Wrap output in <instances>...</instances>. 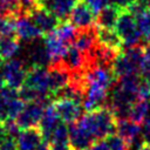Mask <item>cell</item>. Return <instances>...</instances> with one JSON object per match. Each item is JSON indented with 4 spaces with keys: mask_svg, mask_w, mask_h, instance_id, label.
Returning a JSON list of instances; mask_svg holds the SVG:
<instances>
[{
    "mask_svg": "<svg viewBox=\"0 0 150 150\" xmlns=\"http://www.w3.org/2000/svg\"><path fill=\"white\" fill-rule=\"evenodd\" d=\"M41 1H42V0H36V2L39 4V6H40V2H41Z\"/></svg>",
    "mask_w": 150,
    "mask_h": 150,
    "instance_id": "obj_44",
    "label": "cell"
},
{
    "mask_svg": "<svg viewBox=\"0 0 150 150\" xmlns=\"http://www.w3.org/2000/svg\"><path fill=\"white\" fill-rule=\"evenodd\" d=\"M54 105L57 110V114L62 122L64 123H74L80 120L82 116V104L74 100L68 98H57L54 102Z\"/></svg>",
    "mask_w": 150,
    "mask_h": 150,
    "instance_id": "obj_7",
    "label": "cell"
},
{
    "mask_svg": "<svg viewBox=\"0 0 150 150\" xmlns=\"http://www.w3.org/2000/svg\"><path fill=\"white\" fill-rule=\"evenodd\" d=\"M144 53H145V57L150 60V42H148L144 46Z\"/></svg>",
    "mask_w": 150,
    "mask_h": 150,
    "instance_id": "obj_39",
    "label": "cell"
},
{
    "mask_svg": "<svg viewBox=\"0 0 150 150\" xmlns=\"http://www.w3.org/2000/svg\"><path fill=\"white\" fill-rule=\"evenodd\" d=\"M43 143V136L40 127L23 129L16 136L18 150H35Z\"/></svg>",
    "mask_w": 150,
    "mask_h": 150,
    "instance_id": "obj_11",
    "label": "cell"
},
{
    "mask_svg": "<svg viewBox=\"0 0 150 150\" xmlns=\"http://www.w3.org/2000/svg\"><path fill=\"white\" fill-rule=\"evenodd\" d=\"M144 144L145 143H144L142 136L139 135L137 137H134V138L127 141V150H141Z\"/></svg>",
    "mask_w": 150,
    "mask_h": 150,
    "instance_id": "obj_32",
    "label": "cell"
},
{
    "mask_svg": "<svg viewBox=\"0 0 150 150\" xmlns=\"http://www.w3.org/2000/svg\"><path fill=\"white\" fill-rule=\"evenodd\" d=\"M82 150H87V149H82Z\"/></svg>",
    "mask_w": 150,
    "mask_h": 150,
    "instance_id": "obj_45",
    "label": "cell"
},
{
    "mask_svg": "<svg viewBox=\"0 0 150 150\" xmlns=\"http://www.w3.org/2000/svg\"><path fill=\"white\" fill-rule=\"evenodd\" d=\"M48 144H49L50 150H69L70 149L69 128L66 125L64 122H61L55 128Z\"/></svg>",
    "mask_w": 150,
    "mask_h": 150,
    "instance_id": "obj_20",
    "label": "cell"
},
{
    "mask_svg": "<svg viewBox=\"0 0 150 150\" xmlns=\"http://www.w3.org/2000/svg\"><path fill=\"white\" fill-rule=\"evenodd\" d=\"M96 142L95 137L83 128L79 122L69 125V144L70 150H82L90 148Z\"/></svg>",
    "mask_w": 150,
    "mask_h": 150,
    "instance_id": "obj_8",
    "label": "cell"
},
{
    "mask_svg": "<svg viewBox=\"0 0 150 150\" xmlns=\"http://www.w3.org/2000/svg\"><path fill=\"white\" fill-rule=\"evenodd\" d=\"M49 73V87H50V97L57 90L66 87L70 81V71L66 68V66L60 62L52 63L48 67Z\"/></svg>",
    "mask_w": 150,
    "mask_h": 150,
    "instance_id": "obj_10",
    "label": "cell"
},
{
    "mask_svg": "<svg viewBox=\"0 0 150 150\" xmlns=\"http://www.w3.org/2000/svg\"><path fill=\"white\" fill-rule=\"evenodd\" d=\"M111 69L116 79L130 74H139V67L135 62H132L123 52L116 56Z\"/></svg>",
    "mask_w": 150,
    "mask_h": 150,
    "instance_id": "obj_19",
    "label": "cell"
},
{
    "mask_svg": "<svg viewBox=\"0 0 150 150\" xmlns=\"http://www.w3.org/2000/svg\"><path fill=\"white\" fill-rule=\"evenodd\" d=\"M139 75L144 81H146L150 84V60L149 59H145V61L143 62L139 70Z\"/></svg>",
    "mask_w": 150,
    "mask_h": 150,
    "instance_id": "obj_34",
    "label": "cell"
},
{
    "mask_svg": "<svg viewBox=\"0 0 150 150\" xmlns=\"http://www.w3.org/2000/svg\"><path fill=\"white\" fill-rule=\"evenodd\" d=\"M1 73L5 77L6 87L19 90L26 81L27 70L25 69L23 62L19 59H11L2 63Z\"/></svg>",
    "mask_w": 150,
    "mask_h": 150,
    "instance_id": "obj_3",
    "label": "cell"
},
{
    "mask_svg": "<svg viewBox=\"0 0 150 150\" xmlns=\"http://www.w3.org/2000/svg\"><path fill=\"white\" fill-rule=\"evenodd\" d=\"M69 22L77 29H87L96 25V15L88 7V5L81 0L77 1L73 8L69 16Z\"/></svg>",
    "mask_w": 150,
    "mask_h": 150,
    "instance_id": "obj_6",
    "label": "cell"
},
{
    "mask_svg": "<svg viewBox=\"0 0 150 150\" xmlns=\"http://www.w3.org/2000/svg\"><path fill=\"white\" fill-rule=\"evenodd\" d=\"M6 102L0 97V123L5 122L7 120V109H6Z\"/></svg>",
    "mask_w": 150,
    "mask_h": 150,
    "instance_id": "obj_37",
    "label": "cell"
},
{
    "mask_svg": "<svg viewBox=\"0 0 150 150\" xmlns=\"http://www.w3.org/2000/svg\"><path fill=\"white\" fill-rule=\"evenodd\" d=\"M28 16L36 25V27L42 32L43 35H47V34L54 32L61 22L54 14H52L49 11H47L46 8H43L41 6L35 8L33 12H30L28 14Z\"/></svg>",
    "mask_w": 150,
    "mask_h": 150,
    "instance_id": "obj_9",
    "label": "cell"
},
{
    "mask_svg": "<svg viewBox=\"0 0 150 150\" xmlns=\"http://www.w3.org/2000/svg\"><path fill=\"white\" fill-rule=\"evenodd\" d=\"M97 26L87 28V29H77V35L74 42V46L77 47L82 53L88 54L98 42L97 39Z\"/></svg>",
    "mask_w": 150,
    "mask_h": 150,
    "instance_id": "obj_16",
    "label": "cell"
},
{
    "mask_svg": "<svg viewBox=\"0 0 150 150\" xmlns=\"http://www.w3.org/2000/svg\"><path fill=\"white\" fill-rule=\"evenodd\" d=\"M146 114H148V100L139 98L132 104L130 109L129 120L137 124H143L145 122Z\"/></svg>",
    "mask_w": 150,
    "mask_h": 150,
    "instance_id": "obj_27",
    "label": "cell"
},
{
    "mask_svg": "<svg viewBox=\"0 0 150 150\" xmlns=\"http://www.w3.org/2000/svg\"><path fill=\"white\" fill-rule=\"evenodd\" d=\"M62 63L66 66V68L73 73V71H84L88 67V60L87 55L82 53L77 47L74 45L70 46L62 59Z\"/></svg>",
    "mask_w": 150,
    "mask_h": 150,
    "instance_id": "obj_15",
    "label": "cell"
},
{
    "mask_svg": "<svg viewBox=\"0 0 150 150\" xmlns=\"http://www.w3.org/2000/svg\"><path fill=\"white\" fill-rule=\"evenodd\" d=\"M107 142L110 150H127V141L117 134L109 136L107 138Z\"/></svg>",
    "mask_w": 150,
    "mask_h": 150,
    "instance_id": "obj_30",
    "label": "cell"
},
{
    "mask_svg": "<svg viewBox=\"0 0 150 150\" xmlns=\"http://www.w3.org/2000/svg\"><path fill=\"white\" fill-rule=\"evenodd\" d=\"M47 105H48V102H45V101H36V102L26 103L25 109L15 120L20 130L32 128V127H38L41 122L45 108Z\"/></svg>",
    "mask_w": 150,
    "mask_h": 150,
    "instance_id": "obj_5",
    "label": "cell"
},
{
    "mask_svg": "<svg viewBox=\"0 0 150 150\" xmlns=\"http://www.w3.org/2000/svg\"><path fill=\"white\" fill-rule=\"evenodd\" d=\"M76 122L86 128L96 141L108 138L109 136L116 134L117 120L108 105L101 107L91 112L83 114Z\"/></svg>",
    "mask_w": 150,
    "mask_h": 150,
    "instance_id": "obj_1",
    "label": "cell"
},
{
    "mask_svg": "<svg viewBox=\"0 0 150 150\" xmlns=\"http://www.w3.org/2000/svg\"><path fill=\"white\" fill-rule=\"evenodd\" d=\"M79 0H42L40 6L54 14L61 22L69 19L73 8Z\"/></svg>",
    "mask_w": 150,
    "mask_h": 150,
    "instance_id": "obj_13",
    "label": "cell"
},
{
    "mask_svg": "<svg viewBox=\"0 0 150 150\" xmlns=\"http://www.w3.org/2000/svg\"><path fill=\"white\" fill-rule=\"evenodd\" d=\"M29 59L32 61V66L49 67L52 63V59L48 54L45 42H35L32 45L29 49Z\"/></svg>",
    "mask_w": 150,
    "mask_h": 150,
    "instance_id": "obj_22",
    "label": "cell"
},
{
    "mask_svg": "<svg viewBox=\"0 0 150 150\" xmlns=\"http://www.w3.org/2000/svg\"><path fill=\"white\" fill-rule=\"evenodd\" d=\"M15 34L20 40H28V41H35L39 38L43 36L42 32L36 27V25L27 15L16 18Z\"/></svg>",
    "mask_w": 150,
    "mask_h": 150,
    "instance_id": "obj_14",
    "label": "cell"
},
{
    "mask_svg": "<svg viewBox=\"0 0 150 150\" xmlns=\"http://www.w3.org/2000/svg\"><path fill=\"white\" fill-rule=\"evenodd\" d=\"M43 42H45L46 48L48 50V54H49V56L52 59V63L62 61V59L64 57V55H66V53H67L69 47L67 45H64L55 35L54 32H52V33H49L47 35H43Z\"/></svg>",
    "mask_w": 150,
    "mask_h": 150,
    "instance_id": "obj_17",
    "label": "cell"
},
{
    "mask_svg": "<svg viewBox=\"0 0 150 150\" xmlns=\"http://www.w3.org/2000/svg\"><path fill=\"white\" fill-rule=\"evenodd\" d=\"M141 150H150V144H144Z\"/></svg>",
    "mask_w": 150,
    "mask_h": 150,
    "instance_id": "obj_42",
    "label": "cell"
},
{
    "mask_svg": "<svg viewBox=\"0 0 150 150\" xmlns=\"http://www.w3.org/2000/svg\"><path fill=\"white\" fill-rule=\"evenodd\" d=\"M90 150H110V149L107 139H98L90 146Z\"/></svg>",
    "mask_w": 150,
    "mask_h": 150,
    "instance_id": "obj_36",
    "label": "cell"
},
{
    "mask_svg": "<svg viewBox=\"0 0 150 150\" xmlns=\"http://www.w3.org/2000/svg\"><path fill=\"white\" fill-rule=\"evenodd\" d=\"M88 7L95 13V15L101 11L103 9L104 7L109 6V5H112V0H83Z\"/></svg>",
    "mask_w": 150,
    "mask_h": 150,
    "instance_id": "obj_31",
    "label": "cell"
},
{
    "mask_svg": "<svg viewBox=\"0 0 150 150\" xmlns=\"http://www.w3.org/2000/svg\"><path fill=\"white\" fill-rule=\"evenodd\" d=\"M122 11L123 9L116 5H109L104 7L96 14V26L98 28L114 29Z\"/></svg>",
    "mask_w": 150,
    "mask_h": 150,
    "instance_id": "obj_18",
    "label": "cell"
},
{
    "mask_svg": "<svg viewBox=\"0 0 150 150\" xmlns=\"http://www.w3.org/2000/svg\"><path fill=\"white\" fill-rule=\"evenodd\" d=\"M141 136H142L145 144H150V123H143L142 124Z\"/></svg>",
    "mask_w": 150,
    "mask_h": 150,
    "instance_id": "obj_35",
    "label": "cell"
},
{
    "mask_svg": "<svg viewBox=\"0 0 150 150\" xmlns=\"http://www.w3.org/2000/svg\"><path fill=\"white\" fill-rule=\"evenodd\" d=\"M0 150H18L16 138L8 136V137L0 144Z\"/></svg>",
    "mask_w": 150,
    "mask_h": 150,
    "instance_id": "obj_33",
    "label": "cell"
},
{
    "mask_svg": "<svg viewBox=\"0 0 150 150\" xmlns=\"http://www.w3.org/2000/svg\"><path fill=\"white\" fill-rule=\"evenodd\" d=\"M114 29L121 38L124 47H132L139 45L142 34L138 30L136 18L127 9H123L120 14Z\"/></svg>",
    "mask_w": 150,
    "mask_h": 150,
    "instance_id": "obj_2",
    "label": "cell"
},
{
    "mask_svg": "<svg viewBox=\"0 0 150 150\" xmlns=\"http://www.w3.org/2000/svg\"><path fill=\"white\" fill-rule=\"evenodd\" d=\"M142 132V125L137 124L130 120H120L117 121L116 134L120 135L125 141H129L134 137L139 136Z\"/></svg>",
    "mask_w": 150,
    "mask_h": 150,
    "instance_id": "obj_24",
    "label": "cell"
},
{
    "mask_svg": "<svg viewBox=\"0 0 150 150\" xmlns=\"http://www.w3.org/2000/svg\"><path fill=\"white\" fill-rule=\"evenodd\" d=\"M61 118L57 114V110L54 105V103H49L43 111V116L41 118V122L39 124L41 131H42V136H43V142L49 143L50 137L53 135V131L55 130V128L61 123Z\"/></svg>",
    "mask_w": 150,
    "mask_h": 150,
    "instance_id": "obj_12",
    "label": "cell"
},
{
    "mask_svg": "<svg viewBox=\"0 0 150 150\" xmlns=\"http://www.w3.org/2000/svg\"><path fill=\"white\" fill-rule=\"evenodd\" d=\"M2 63H4V61L0 59V68H1V66H2Z\"/></svg>",
    "mask_w": 150,
    "mask_h": 150,
    "instance_id": "obj_43",
    "label": "cell"
},
{
    "mask_svg": "<svg viewBox=\"0 0 150 150\" xmlns=\"http://www.w3.org/2000/svg\"><path fill=\"white\" fill-rule=\"evenodd\" d=\"M20 39L14 36H0V59L5 62L13 59L20 50Z\"/></svg>",
    "mask_w": 150,
    "mask_h": 150,
    "instance_id": "obj_21",
    "label": "cell"
},
{
    "mask_svg": "<svg viewBox=\"0 0 150 150\" xmlns=\"http://www.w3.org/2000/svg\"><path fill=\"white\" fill-rule=\"evenodd\" d=\"M144 123H150V98L148 100V114H146V118Z\"/></svg>",
    "mask_w": 150,
    "mask_h": 150,
    "instance_id": "obj_41",
    "label": "cell"
},
{
    "mask_svg": "<svg viewBox=\"0 0 150 150\" xmlns=\"http://www.w3.org/2000/svg\"><path fill=\"white\" fill-rule=\"evenodd\" d=\"M97 39L98 42L108 46L112 49L120 50L123 47V42L115 29H107V28H97Z\"/></svg>",
    "mask_w": 150,
    "mask_h": 150,
    "instance_id": "obj_23",
    "label": "cell"
},
{
    "mask_svg": "<svg viewBox=\"0 0 150 150\" xmlns=\"http://www.w3.org/2000/svg\"><path fill=\"white\" fill-rule=\"evenodd\" d=\"M26 102L22 101L20 97L11 100L9 102H7L6 104V109H7V118L11 120H16L18 116L22 112V110L25 109Z\"/></svg>",
    "mask_w": 150,
    "mask_h": 150,
    "instance_id": "obj_29",
    "label": "cell"
},
{
    "mask_svg": "<svg viewBox=\"0 0 150 150\" xmlns=\"http://www.w3.org/2000/svg\"><path fill=\"white\" fill-rule=\"evenodd\" d=\"M136 22L142 36L148 42H150V9H146L142 14L136 16Z\"/></svg>",
    "mask_w": 150,
    "mask_h": 150,
    "instance_id": "obj_28",
    "label": "cell"
},
{
    "mask_svg": "<svg viewBox=\"0 0 150 150\" xmlns=\"http://www.w3.org/2000/svg\"><path fill=\"white\" fill-rule=\"evenodd\" d=\"M54 33L64 45L70 47L75 42L76 35H77V28H75L70 22L63 21V22H60V25L56 27Z\"/></svg>",
    "mask_w": 150,
    "mask_h": 150,
    "instance_id": "obj_25",
    "label": "cell"
},
{
    "mask_svg": "<svg viewBox=\"0 0 150 150\" xmlns=\"http://www.w3.org/2000/svg\"><path fill=\"white\" fill-rule=\"evenodd\" d=\"M141 82H142V77L139 74H130V75L118 77L116 81V84L124 91L138 96V88Z\"/></svg>",
    "mask_w": 150,
    "mask_h": 150,
    "instance_id": "obj_26",
    "label": "cell"
},
{
    "mask_svg": "<svg viewBox=\"0 0 150 150\" xmlns=\"http://www.w3.org/2000/svg\"><path fill=\"white\" fill-rule=\"evenodd\" d=\"M7 137H8V135H7V132H6L5 128H4V125H2V123H0V144H1Z\"/></svg>",
    "mask_w": 150,
    "mask_h": 150,
    "instance_id": "obj_38",
    "label": "cell"
},
{
    "mask_svg": "<svg viewBox=\"0 0 150 150\" xmlns=\"http://www.w3.org/2000/svg\"><path fill=\"white\" fill-rule=\"evenodd\" d=\"M6 87V82H5V77L2 75V73H0V93L2 91V89Z\"/></svg>",
    "mask_w": 150,
    "mask_h": 150,
    "instance_id": "obj_40",
    "label": "cell"
},
{
    "mask_svg": "<svg viewBox=\"0 0 150 150\" xmlns=\"http://www.w3.org/2000/svg\"><path fill=\"white\" fill-rule=\"evenodd\" d=\"M25 84L39 91L45 98H52L49 87V73L46 67L30 66L27 69Z\"/></svg>",
    "mask_w": 150,
    "mask_h": 150,
    "instance_id": "obj_4",
    "label": "cell"
}]
</instances>
